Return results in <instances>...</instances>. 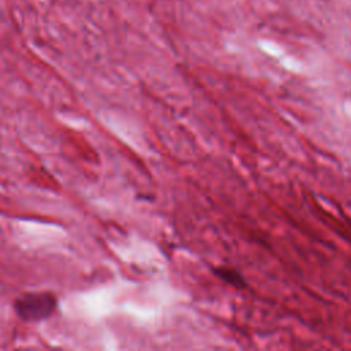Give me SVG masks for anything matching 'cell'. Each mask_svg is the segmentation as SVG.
Returning <instances> with one entry per match:
<instances>
[{"instance_id": "obj_1", "label": "cell", "mask_w": 351, "mask_h": 351, "mask_svg": "<svg viewBox=\"0 0 351 351\" xmlns=\"http://www.w3.org/2000/svg\"><path fill=\"white\" fill-rule=\"evenodd\" d=\"M56 298L48 292L25 293L15 300V311L25 321H41L56 310Z\"/></svg>"}, {"instance_id": "obj_2", "label": "cell", "mask_w": 351, "mask_h": 351, "mask_svg": "<svg viewBox=\"0 0 351 351\" xmlns=\"http://www.w3.org/2000/svg\"><path fill=\"white\" fill-rule=\"evenodd\" d=\"M217 274L223 278L226 282H230L233 285H237L240 287L243 284V280L241 277L234 271V270H229V269H218L217 270Z\"/></svg>"}]
</instances>
